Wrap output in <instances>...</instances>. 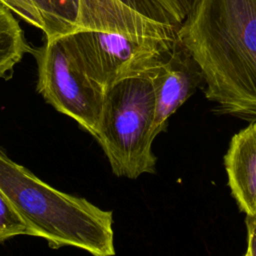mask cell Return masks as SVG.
Segmentation results:
<instances>
[{"label":"cell","instance_id":"cell-1","mask_svg":"<svg viewBox=\"0 0 256 256\" xmlns=\"http://www.w3.org/2000/svg\"><path fill=\"white\" fill-rule=\"evenodd\" d=\"M178 38L201 68L219 114L256 121V0H199Z\"/></svg>","mask_w":256,"mask_h":256},{"label":"cell","instance_id":"cell-2","mask_svg":"<svg viewBox=\"0 0 256 256\" xmlns=\"http://www.w3.org/2000/svg\"><path fill=\"white\" fill-rule=\"evenodd\" d=\"M0 189L27 226L30 236L50 248H80L93 256H114L113 214L83 197L64 193L0 147Z\"/></svg>","mask_w":256,"mask_h":256},{"label":"cell","instance_id":"cell-3","mask_svg":"<svg viewBox=\"0 0 256 256\" xmlns=\"http://www.w3.org/2000/svg\"><path fill=\"white\" fill-rule=\"evenodd\" d=\"M154 117L150 73L121 79L106 89L95 139L116 176L136 179L155 173Z\"/></svg>","mask_w":256,"mask_h":256},{"label":"cell","instance_id":"cell-4","mask_svg":"<svg viewBox=\"0 0 256 256\" xmlns=\"http://www.w3.org/2000/svg\"><path fill=\"white\" fill-rule=\"evenodd\" d=\"M73 61L105 91L117 81L150 73L170 54L176 39L76 30L57 38Z\"/></svg>","mask_w":256,"mask_h":256},{"label":"cell","instance_id":"cell-5","mask_svg":"<svg viewBox=\"0 0 256 256\" xmlns=\"http://www.w3.org/2000/svg\"><path fill=\"white\" fill-rule=\"evenodd\" d=\"M32 52L38 68V93L95 138L105 90L73 61L58 39L46 40Z\"/></svg>","mask_w":256,"mask_h":256},{"label":"cell","instance_id":"cell-6","mask_svg":"<svg viewBox=\"0 0 256 256\" xmlns=\"http://www.w3.org/2000/svg\"><path fill=\"white\" fill-rule=\"evenodd\" d=\"M186 17L183 0H79L77 30L174 40Z\"/></svg>","mask_w":256,"mask_h":256},{"label":"cell","instance_id":"cell-7","mask_svg":"<svg viewBox=\"0 0 256 256\" xmlns=\"http://www.w3.org/2000/svg\"><path fill=\"white\" fill-rule=\"evenodd\" d=\"M155 92L153 136L165 131L170 116L204 82L200 66L188 48L177 39L168 57L150 72Z\"/></svg>","mask_w":256,"mask_h":256},{"label":"cell","instance_id":"cell-8","mask_svg":"<svg viewBox=\"0 0 256 256\" xmlns=\"http://www.w3.org/2000/svg\"><path fill=\"white\" fill-rule=\"evenodd\" d=\"M228 186L240 210L256 213V121L237 132L224 156Z\"/></svg>","mask_w":256,"mask_h":256},{"label":"cell","instance_id":"cell-9","mask_svg":"<svg viewBox=\"0 0 256 256\" xmlns=\"http://www.w3.org/2000/svg\"><path fill=\"white\" fill-rule=\"evenodd\" d=\"M32 51L12 11L0 2V79L10 77L24 54Z\"/></svg>","mask_w":256,"mask_h":256},{"label":"cell","instance_id":"cell-10","mask_svg":"<svg viewBox=\"0 0 256 256\" xmlns=\"http://www.w3.org/2000/svg\"><path fill=\"white\" fill-rule=\"evenodd\" d=\"M37 9L46 40H54L78 28L79 0H30Z\"/></svg>","mask_w":256,"mask_h":256},{"label":"cell","instance_id":"cell-11","mask_svg":"<svg viewBox=\"0 0 256 256\" xmlns=\"http://www.w3.org/2000/svg\"><path fill=\"white\" fill-rule=\"evenodd\" d=\"M21 235L30 236L29 230L0 189V244Z\"/></svg>","mask_w":256,"mask_h":256},{"label":"cell","instance_id":"cell-12","mask_svg":"<svg viewBox=\"0 0 256 256\" xmlns=\"http://www.w3.org/2000/svg\"><path fill=\"white\" fill-rule=\"evenodd\" d=\"M0 2L28 24L42 30L43 23L41 17L30 0H0Z\"/></svg>","mask_w":256,"mask_h":256},{"label":"cell","instance_id":"cell-13","mask_svg":"<svg viewBox=\"0 0 256 256\" xmlns=\"http://www.w3.org/2000/svg\"><path fill=\"white\" fill-rule=\"evenodd\" d=\"M246 228H247V250L250 256H256V213L253 215H246Z\"/></svg>","mask_w":256,"mask_h":256},{"label":"cell","instance_id":"cell-14","mask_svg":"<svg viewBox=\"0 0 256 256\" xmlns=\"http://www.w3.org/2000/svg\"><path fill=\"white\" fill-rule=\"evenodd\" d=\"M244 256H250V253H249V251H248V250L246 251V253L244 254Z\"/></svg>","mask_w":256,"mask_h":256}]
</instances>
